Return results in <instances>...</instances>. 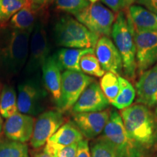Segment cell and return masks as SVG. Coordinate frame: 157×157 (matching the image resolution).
I'll use <instances>...</instances> for the list:
<instances>
[{"label": "cell", "instance_id": "cell-1", "mask_svg": "<svg viewBox=\"0 0 157 157\" xmlns=\"http://www.w3.org/2000/svg\"><path fill=\"white\" fill-rule=\"evenodd\" d=\"M32 31L13 29L0 39V78L14 77L26 64Z\"/></svg>", "mask_w": 157, "mask_h": 157}, {"label": "cell", "instance_id": "cell-2", "mask_svg": "<svg viewBox=\"0 0 157 157\" xmlns=\"http://www.w3.org/2000/svg\"><path fill=\"white\" fill-rule=\"evenodd\" d=\"M120 115L127 134L145 151L157 145V117L149 108L135 104L121 110Z\"/></svg>", "mask_w": 157, "mask_h": 157}, {"label": "cell", "instance_id": "cell-3", "mask_svg": "<svg viewBox=\"0 0 157 157\" xmlns=\"http://www.w3.org/2000/svg\"><path fill=\"white\" fill-rule=\"evenodd\" d=\"M115 46L122 59L124 74L133 78L137 70L136 49L135 42V28L128 12L118 13L111 30Z\"/></svg>", "mask_w": 157, "mask_h": 157}, {"label": "cell", "instance_id": "cell-4", "mask_svg": "<svg viewBox=\"0 0 157 157\" xmlns=\"http://www.w3.org/2000/svg\"><path fill=\"white\" fill-rule=\"evenodd\" d=\"M57 44L65 48H95L100 36L71 16L60 17L55 25Z\"/></svg>", "mask_w": 157, "mask_h": 157}, {"label": "cell", "instance_id": "cell-5", "mask_svg": "<svg viewBox=\"0 0 157 157\" xmlns=\"http://www.w3.org/2000/svg\"><path fill=\"white\" fill-rule=\"evenodd\" d=\"M100 138L105 141L118 157H147L146 151L129 137L120 113L112 111Z\"/></svg>", "mask_w": 157, "mask_h": 157}, {"label": "cell", "instance_id": "cell-6", "mask_svg": "<svg viewBox=\"0 0 157 157\" xmlns=\"http://www.w3.org/2000/svg\"><path fill=\"white\" fill-rule=\"evenodd\" d=\"M48 91L39 78H28L17 87L18 112L29 116H36L44 109Z\"/></svg>", "mask_w": 157, "mask_h": 157}, {"label": "cell", "instance_id": "cell-7", "mask_svg": "<svg viewBox=\"0 0 157 157\" xmlns=\"http://www.w3.org/2000/svg\"><path fill=\"white\" fill-rule=\"evenodd\" d=\"M76 20L85 25L90 31L99 36H110L116 16L100 3H91L74 15Z\"/></svg>", "mask_w": 157, "mask_h": 157}, {"label": "cell", "instance_id": "cell-8", "mask_svg": "<svg viewBox=\"0 0 157 157\" xmlns=\"http://www.w3.org/2000/svg\"><path fill=\"white\" fill-rule=\"evenodd\" d=\"M93 81L91 76L82 72L74 71L63 72L61 95L56 104L58 111L63 112L72 109L84 90Z\"/></svg>", "mask_w": 157, "mask_h": 157}, {"label": "cell", "instance_id": "cell-9", "mask_svg": "<svg viewBox=\"0 0 157 157\" xmlns=\"http://www.w3.org/2000/svg\"><path fill=\"white\" fill-rule=\"evenodd\" d=\"M49 42L46 29L44 23L37 21L29 42V57L25 64V74H30L36 73L42 67L49 57Z\"/></svg>", "mask_w": 157, "mask_h": 157}, {"label": "cell", "instance_id": "cell-10", "mask_svg": "<svg viewBox=\"0 0 157 157\" xmlns=\"http://www.w3.org/2000/svg\"><path fill=\"white\" fill-rule=\"evenodd\" d=\"M135 42L137 71L142 74L157 63V31L135 29Z\"/></svg>", "mask_w": 157, "mask_h": 157}, {"label": "cell", "instance_id": "cell-11", "mask_svg": "<svg viewBox=\"0 0 157 157\" xmlns=\"http://www.w3.org/2000/svg\"><path fill=\"white\" fill-rule=\"evenodd\" d=\"M63 116L58 110H50L41 113L35 121L31 138V145L33 148H39L44 146L49 138L63 124Z\"/></svg>", "mask_w": 157, "mask_h": 157}, {"label": "cell", "instance_id": "cell-12", "mask_svg": "<svg viewBox=\"0 0 157 157\" xmlns=\"http://www.w3.org/2000/svg\"><path fill=\"white\" fill-rule=\"evenodd\" d=\"M109 105L100 84L93 81L84 90L71 109L74 113L98 112L105 110Z\"/></svg>", "mask_w": 157, "mask_h": 157}, {"label": "cell", "instance_id": "cell-13", "mask_svg": "<svg viewBox=\"0 0 157 157\" xmlns=\"http://www.w3.org/2000/svg\"><path fill=\"white\" fill-rule=\"evenodd\" d=\"M110 113L111 111L109 110L98 112L74 113L73 122L84 137L93 139L103 132L109 121Z\"/></svg>", "mask_w": 157, "mask_h": 157}, {"label": "cell", "instance_id": "cell-14", "mask_svg": "<svg viewBox=\"0 0 157 157\" xmlns=\"http://www.w3.org/2000/svg\"><path fill=\"white\" fill-rule=\"evenodd\" d=\"M95 56L104 71L119 76L123 71L122 59L117 47L109 37L101 36L95 49Z\"/></svg>", "mask_w": 157, "mask_h": 157}, {"label": "cell", "instance_id": "cell-15", "mask_svg": "<svg viewBox=\"0 0 157 157\" xmlns=\"http://www.w3.org/2000/svg\"><path fill=\"white\" fill-rule=\"evenodd\" d=\"M34 123L31 116L18 112L6 119L3 125L4 133L9 140L25 143L32 137Z\"/></svg>", "mask_w": 157, "mask_h": 157}, {"label": "cell", "instance_id": "cell-16", "mask_svg": "<svg viewBox=\"0 0 157 157\" xmlns=\"http://www.w3.org/2000/svg\"><path fill=\"white\" fill-rule=\"evenodd\" d=\"M136 102L148 108L157 104V63L140 74L135 84Z\"/></svg>", "mask_w": 157, "mask_h": 157}, {"label": "cell", "instance_id": "cell-17", "mask_svg": "<svg viewBox=\"0 0 157 157\" xmlns=\"http://www.w3.org/2000/svg\"><path fill=\"white\" fill-rule=\"evenodd\" d=\"M82 140H84V136L74 122L68 121L63 124L58 131L49 138L43 151L50 154L55 148L77 144Z\"/></svg>", "mask_w": 157, "mask_h": 157}, {"label": "cell", "instance_id": "cell-18", "mask_svg": "<svg viewBox=\"0 0 157 157\" xmlns=\"http://www.w3.org/2000/svg\"><path fill=\"white\" fill-rule=\"evenodd\" d=\"M42 82L56 104L61 95V69L54 56H49L42 67Z\"/></svg>", "mask_w": 157, "mask_h": 157}, {"label": "cell", "instance_id": "cell-19", "mask_svg": "<svg viewBox=\"0 0 157 157\" xmlns=\"http://www.w3.org/2000/svg\"><path fill=\"white\" fill-rule=\"evenodd\" d=\"M95 49H75L62 48L54 55L60 69L66 71H74L82 72L79 66V62L82 57L87 54H94Z\"/></svg>", "mask_w": 157, "mask_h": 157}, {"label": "cell", "instance_id": "cell-20", "mask_svg": "<svg viewBox=\"0 0 157 157\" xmlns=\"http://www.w3.org/2000/svg\"><path fill=\"white\" fill-rule=\"evenodd\" d=\"M128 13L135 29L141 31H157V15L140 5H132Z\"/></svg>", "mask_w": 157, "mask_h": 157}, {"label": "cell", "instance_id": "cell-21", "mask_svg": "<svg viewBox=\"0 0 157 157\" xmlns=\"http://www.w3.org/2000/svg\"><path fill=\"white\" fill-rule=\"evenodd\" d=\"M39 7L28 1L26 5L20 10L10 19L12 28L20 31H32L37 22V10Z\"/></svg>", "mask_w": 157, "mask_h": 157}, {"label": "cell", "instance_id": "cell-22", "mask_svg": "<svg viewBox=\"0 0 157 157\" xmlns=\"http://www.w3.org/2000/svg\"><path fill=\"white\" fill-rule=\"evenodd\" d=\"M18 113L16 92L12 86L5 85L0 93V113L4 119H8Z\"/></svg>", "mask_w": 157, "mask_h": 157}, {"label": "cell", "instance_id": "cell-23", "mask_svg": "<svg viewBox=\"0 0 157 157\" xmlns=\"http://www.w3.org/2000/svg\"><path fill=\"white\" fill-rule=\"evenodd\" d=\"M120 85L119 93L111 104L116 109L123 110L132 105L136 97V91L132 84L128 80L120 76H118Z\"/></svg>", "mask_w": 157, "mask_h": 157}, {"label": "cell", "instance_id": "cell-24", "mask_svg": "<svg viewBox=\"0 0 157 157\" xmlns=\"http://www.w3.org/2000/svg\"><path fill=\"white\" fill-rule=\"evenodd\" d=\"M28 146L25 143L10 140L0 142V157H29Z\"/></svg>", "mask_w": 157, "mask_h": 157}, {"label": "cell", "instance_id": "cell-25", "mask_svg": "<svg viewBox=\"0 0 157 157\" xmlns=\"http://www.w3.org/2000/svg\"><path fill=\"white\" fill-rule=\"evenodd\" d=\"M100 87L110 103H111L117 98L120 90L118 76L111 72L105 73L100 81Z\"/></svg>", "mask_w": 157, "mask_h": 157}, {"label": "cell", "instance_id": "cell-26", "mask_svg": "<svg viewBox=\"0 0 157 157\" xmlns=\"http://www.w3.org/2000/svg\"><path fill=\"white\" fill-rule=\"evenodd\" d=\"M79 66L82 73L87 74V75L102 77L105 74V71L102 68L97 57L94 54H87L82 56L79 62Z\"/></svg>", "mask_w": 157, "mask_h": 157}, {"label": "cell", "instance_id": "cell-27", "mask_svg": "<svg viewBox=\"0 0 157 157\" xmlns=\"http://www.w3.org/2000/svg\"><path fill=\"white\" fill-rule=\"evenodd\" d=\"M28 0H0V23H6L23 8Z\"/></svg>", "mask_w": 157, "mask_h": 157}, {"label": "cell", "instance_id": "cell-28", "mask_svg": "<svg viewBox=\"0 0 157 157\" xmlns=\"http://www.w3.org/2000/svg\"><path fill=\"white\" fill-rule=\"evenodd\" d=\"M56 7L60 10L75 15L90 5L87 0H56Z\"/></svg>", "mask_w": 157, "mask_h": 157}, {"label": "cell", "instance_id": "cell-29", "mask_svg": "<svg viewBox=\"0 0 157 157\" xmlns=\"http://www.w3.org/2000/svg\"><path fill=\"white\" fill-rule=\"evenodd\" d=\"M90 151L92 157H118L113 148L101 138L92 146Z\"/></svg>", "mask_w": 157, "mask_h": 157}, {"label": "cell", "instance_id": "cell-30", "mask_svg": "<svg viewBox=\"0 0 157 157\" xmlns=\"http://www.w3.org/2000/svg\"><path fill=\"white\" fill-rule=\"evenodd\" d=\"M77 149L78 143L62 148H55L50 154L53 157H76Z\"/></svg>", "mask_w": 157, "mask_h": 157}, {"label": "cell", "instance_id": "cell-31", "mask_svg": "<svg viewBox=\"0 0 157 157\" xmlns=\"http://www.w3.org/2000/svg\"><path fill=\"white\" fill-rule=\"evenodd\" d=\"M102 2L114 13H119L127 8L125 0H102Z\"/></svg>", "mask_w": 157, "mask_h": 157}, {"label": "cell", "instance_id": "cell-32", "mask_svg": "<svg viewBox=\"0 0 157 157\" xmlns=\"http://www.w3.org/2000/svg\"><path fill=\"white\" fill-rule=\"evenodd\" d=\"M76 157H92L87 140H82L78 143L77 154Z\"/></svg>", "mask_w": 157, "mask_h": 157}, {"label": "cell", "instance_id": "cell-33", "mask_svg": "<svg viewBox=\"0 0 157 157\" xmlns=\"http://www.w3.org/2000/svg\"><path fill=\"white\" fill-rule=\"evenodd\" d=\"M136 2L157 15V0H137Z\"/></svg>", "mask_w": 157, "mask_h": 157}, {"label": "cell", "instance_id": "cell-34", "mask_svg": "<svg viewBox=\"0 0 157 157\" xmlns=\"http://www.w3.org/2000/svg\"><path fill=\"white\" fill-rule=\"evenodd\" d=\"M28 1L32 5L40 8V7H42V6L46 5L47 4H48L51 0H28Z\"/></svg>", "mask_w": 157, "mask_h": 157}, {"label": "cell", "instance_id": "cell-35", "mask_svg": "<svg viewBox=\"0 0 157 157\" xmlns=\"http://www.w3.org/2000/svg\"><path fill=\"white\" fill-rule=\"evenodd\" d=\"M34 157H53L52 156H51L50 154H48V153H46L45 151H43L42 152H39V153H37L36 154H35Z\"/></svg>", "mask_w": 157, "mask_h": 157}, {"label": "cell", "instance_id": "cell-36", "mask_svg": "<svg viewBox=\"0 0 157 157\" xmlns=\"http://www.w3.org/2000/svg\"><path fill=\"white\" fill-rule=\"evenodd\" d=\"M137 0H125L126 2V6H127V7H129L131 5H132Z\"/></svg>", "mask_w": 157, "mask_h": 157}, {"label": "cell", "instance_id": "cell-37", "mask_svg": "<svg viewBox=\"0 0 157 157\" xmlns=\"http://www.w3.org/2000/svg\"><path fill=\"white\" fill-rule=\"evenodd\" d=\"M3 128V121H2V117L1 113H0V132H2V129Z\"/></svg>", "mask_w": 157, "mask_h": 157}, {"label": "cell", "instance_id": "cell-38", "mask_svg": "<svg viewBox=\"0 0 157 157\" xmlns=\"http://www.w3.org/2000/svg\"><path fill=\"white\" fill-rule=\"evenodd\" d=\"M89 2H91V3H96L97 2L99 1V0H87Z\"/></svg>", "mask_w": 157, "mask_h": 157}, {"label": "cell", "instance_id": "cell-39", "mask_svg": "<svg viewBox=\"0 0 157 157\" xmlns=\"http://www.w3.org/2000/svg\"><path fill=\"white\" fill-rule=\"evenodd\" d=\"M155 113H156V117H157V106H156V111H155Z\"/></svg>", "mask_w": 157, "mask_h": 157}, {"label": "cell", "instance_id": "cell-40", "mask_svg": "<svg viewBox=\"0 0 157 157\" xmlns=\"http://www.w3.org/2000/svg\"><path fill=\"white\" fill-rule=\"evenodd\" d=\"M156 157H157V155H156Z\"/></svg>", "mask_w": 157, "mask_h": 157}]
</instances>
